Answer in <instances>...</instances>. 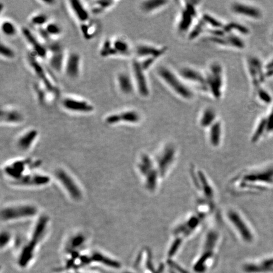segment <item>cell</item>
Segmentation results:
<instances>
[{
  "label": "cell",
  "instance_id": "6da1fadb",
  "mask_svg": "<svg viewBox=\"0 0 273 273\" xmlns=\"http://www.w3.org/2000/svg\"><path fill=\"white\" fill-rule=\"evenodd\" d=\"M273 184V168L243 172L232 179L231 188L235 193H248Z\"/></svg>",
  "mask_w": 273,
  "mask_h": 273
},
{
  "label": "cell",
  "instance_id": "7a4b0ae2",
  "mask_svg": "<svg viewBox=\"0 0 273 273\" xmlns=\"http://www.w3.org/2000/svg\"><path fill=\"white\" fill-rule=\"evenodd\" d=\"M48 224L49 218L46 216H41L37 219L31 233L30 240L22 248L19 253L18 264L20 267H26L34 259L37 247L46 235Z\"/></svg>",
  "mask_w": 273,
  "mask_h": 273
},
{
  "label": "cell",
  "instance_id": "3957f363",
  "mask_svg": "<svg viewBox=\"0 0 273 273\" xmlns=\"http://www.w3.org/2000/svg\"><path fill=\"white\" fill-rule=\"evenodd\" d=\"M226 216L230 225L238 234L241 239L247 243L252 242L254 238L253 233L247 222L240 212L234 209H230L227 211Z\"/></svg>",
  "mask_w": 273,
  "mask_h": 273
},
{
  "label": "cell",
  "instance_id": "277c9868",
  "mask_svg": "<svg viewBox=\"0 0 273 273\" xmlns=\"http://www.w3.org/2000/svg\"><path fill=\"white\" fill-rule=\"evenodd\" d=\"M37 208L32 204H17L5 207L2 211V219L4 221H13L35 216Z\"/></svg>",
  "mask_w": 273,
  "mask_h": 273
},
{
  "label": "cell",
  "instance_id": "5b68a950",
  "mask_svg": "<svg viewBox=\"0 0 273 273\" xmlns=\"http://www.w3.org/2000/svg\"><path fill=\"white\" fill-rule=\"evenodd\" d=\"M158 73L165 80V82L182 98L190 99L193 97V93L191 90L182 82L169 69L161 67L159 69Z\"/></svg>",
  "mask_w": 273,
  "mask_h": 273
},
{
  "label": "cell",
  "instance_id": "8992f818",
  "mask_svg": "<svg viewBox=\"0 0 273 273\" xmlns=\"http://www.w3.org/2000/svg\"><path fill=\"white\" fill-rule=\"evenodd\" d=\"M176 153L174 146L171 144H168L154 159L161 179L165 177L174 164Z\"/></svg>",
  "mask_w": 273,
  "mask_h": 273
},
{
  "label": "cell",
  "instance_id": "52a82bcc",
  "mask_svg": "<svg viewBox=\"0 0 273 273\" xmlns=\"http://www.w3.org/2000/svg\"><path fill=\"white\" fill-rule=\"evenodd\" d=\"M56 177L68 195L74 200H80L82 197V192L76 181L65 170L59 169L56 172Z\"/></svg>",
  "mask_w": 273,
  "mask_h": 273
},
{
  "label": "cell",
  "instance_id": "ba28073f",
  "mask_svg": "<svg viewBox=\"0 0 273 273\" xmlns=\"http://www.w3.org/2000/svg\"><path fill=\"white\" fill-rule=\"evenodd\" d=\"M38 163L39 162H36L34 163V162L30 159L16 161L5 166L4 173L15 182L29 173L27 172V170L35 168Z\"/></svg>",
  "mask_w": 273,
  "mask_h": 273
},
{
  "label": "cell",
  "instance_id": "9c48e42d",
  "mask_svg": "<svg viewBox=\"0 0 273 273\" xmlns=\"http://www.w3.org/2000/svg\"><path fill=\"white\" fill-rule=\"evenodd\" d=\"M222 73L221 66L218 63H214L210 67V73L206 78L207 87L209 88L214 97L216 99H219L221 95Z\"/></svg>",
  "mask_w": 273,
  "mask_h": 273
},
{
  "label": "cell",
  "instance_id": "30bf717a",
  "mask_svg": "<svg viewBox=\"0 0 273 273\" xmlns=\"http://www.w3.org/2000/svg\"><path fill=\"white\" fill-rule=\"evenodd\" d=\"M192 177H193L195 185L197 189L203 194L205 200L214 204V188L204 173L200 170H193L192 171Z\"/></svg>",
  "mask_w": 273,
  "mask_h": 273
},
{
  "label": "cell",
  "instance_id": "8fae6325",
  "mask_svg": "<svg viewBox=\"0 0 273 273\" xmlns=\"http://www.w3.org/2000/svg\"><path fill=\"white\" fill-rule=\"evenodd\" d=\"M203 218L199 214L192 215L188 217L179 225L176 226L173 231L174 235L176 237L181 238L188 236L199 228L201 219H203Z\"/></svg>",
  "mask_w": 273,
  "mask_h": 273
},
{
  "label": "cell",
  "instance_id": "7c38bea8",
  "mask_svg": "<svg viewBox=\"0 0 273 273\" xmlns=\"http://www.w3.org/2000/svg\"><path fill=\"white\" fill-rule=\"evenodd\" d=\"M50 182L49 176L38 173H27L17 181L14 182L16 185L22 187H42L47 185Z\"/></svg>",
  "mask_w": 273,
  "mask_h": 273
},
{
  "label": "cell",
  "instance_id": "4fadbf2b",
  "mask_svg": "<svg viewBox=\"0 0 273 273\" xmlns=\"http://www.w3.org/2000/svg\"><path fill=\"white\" fill-rule=\"evenodd\" d=\"M132 66L139 92L143 97H147L149 94V89L145 74H144V70L141 66L140 63L137 60H134Z\"/></svg>",
  "mask_w": 273,
  "mask_h": 273
},
{
  "label": "cell",
  "instance_id": "5bb4252c",
  "mask_svg": "<svg viewBox=\"0 0 273 273\" xmlns=\"http://www.w3.org/2000/svg\"><path fill=\"white\" fill-rule=\"evenodd\" d=\"M140 120V116L135 111H126L118 114H112L106 118L108 125H115L120 122L137 123Z\"/></svg>",
  "mask_w": 273,
  "mask_h": 273
},
{
  "label": "cell",
  "instance_id": "9a60e30c",
  "mask_svg": "<svg viewBox=\"0 0 273 273\" xmlns=\"http://www.w3.org/2000/svg\"><path fill=\"white\" fill-rule=\"evenodd\" d=\"M63 106L68 111L78 113H87L94 110V107L86 101L78 100L71 98H65L63 101Z\"/></svg>",
  "mask_w": 273,
  "mask_h": 273
},
{
  "label": "cell",
  "instance_id": "2e32d148",
  "mask_svg": "<svg viewBox=\"0 0 273 273\" xmlns=\"http://www.w3.org/2000/svg\"><path fill=\"white\" fill-rule=\"evenodd\" d=\"M90 256L92 262L100 264L111 269H116L120 267V264L119 262L113 258H111L106 254H104L101 252L94 251L90 255Z\"/></svg>",
  "mask_w": 273,
  "mask_h": 273
},
{
  "label": "cell",
  "instance_id": "e0dca14e",
  "mask_svg": "<svg viewBox=\"0 0 273 273\" xmlns=\"http://www.w3.org/2000/svg\"><path fill=\"white\" fill-rule=\"evenodd\" d=\"M29 63L32 68H33L35 73L37 75V77L41 80L42 82L46 87V89L49 90L50 92H51L54 89V87L51 82L50 80L47 77V75L42 67V66L37 62V61L33 56H29Z\"/></svg>",
  "mask_w": 273,
  "mask_h": 273
},
{
  "label": "cell",
  "instance_id": "ac0fdd59",
  "mask_svg": "<svg viewBox=\"0 0 273 273\" xmlns=\"http://www.w3.org/2000/svg\"><path fill=\"white\" fill-rule=\"evenodd\" d=\"M22 33L28 42L33 47L36 55L42 58H44L47 54L46 48L37 40L27 28H24L22 29Z\"/></svg>",
  "mask_w": 273,
  "mask_h": 273
},
{
  "label": "cell",
  "instance_id": "d6986e66",
  "mask_svg": "<svg viewBox=\"0 0 273 273\" xmlns=\"http://www.w3.org/2000/svg\"><path fill=\"white\" fill-rule=\"evenodd\" d=\"M80 56L75 53H71L66 62L65 72L67 75L71 78H77L80 72Z\"/></svg>",
  "mask_w": 273,
  "mask_h": 273
},
{
  "label": "cell",
  "instance_id": "ffe728a7",
  "mask_svg": "<svg viewBox=\"0 0 273 273\" xmlns=\"http://www.w3.org/2000/svg\"><path fill=\"white\" fill-rule=\"evenodd\" d=\"M232 10L240 15L253 19H259L261 17V13L258 8L239 3H235L232 5Z\"/></svg>",
  "mask_w": 273,
  "mask_h": 273
},
{
  "label": "cell",
  "instance_id": "44dd1931",
  "mask_svg": "<svg viewBox=\"0 0 273 273\" xmlns=\"http://www.w3.org/2000/svg\"><path fill=\"white\" fill-rule=\"evenodd\" d=\"M167 50L166 47L163 48H156L153 46L148 45H140L137 47L136 52L139 56L143 57H153L158 58L161 56H162Z\"/></svg>",
  "mask_w": 273,
  "mask_h": 273
},
{
  "label": "cell",
  "instance_id": "7402d4cb",
  "mask_svg": "<svg viewBox=\"0 0 273 273\" xmlns=\"http://www.w3.org/2000/svg\"><path fill=\"white\" fill-rule=\"evenodd\" d=\"M181 75L185 79L190 80L202 86L203 88H207L206 78L198 71L190 68H184L180 71Z\"/></svg>",
  "mask_w": 273,
  "mask_h": 273
},
{
  "label": "cell",
  "instance_id": "603a6c76",
  "mask_svg": "<svg viewBox=\"0 0 273 273\" xmlns=\"http://www.w3.org/2000/svg\"><path fill=\"white\" fill-rule=\"evenodd\" d=\"M37 135L38 132L35 129H32L27 131L18 139L17 146L19 148L24 151L30 149L37 139Z\"/></svg>",
  "mask_w": 273,
  "mask_h": 273
},
{
  "label": "cell",
  "instance_id": "cb8c5ba5",
  "mask_svg": "<svg viewBox=\"0 0 273 273\" xmlns=\"http://www.w3.org/2000/svg\"><path fill=\"white\" fill-rule=\"evenodd\" d=\"M86 242V238L82 234H77L73 236L68 242L67 251L68 254L79 253V250L84 247Z\"/></svg>",
  "mask_w": 273,
  "mask_h": 273
},
{
  "label": "cell",
  "instance_id": "d4e9b609",
  "mask_svg": "<svg viewBox=\"0 0 273 273\" xmlns=\"http://www.w3.org/2000/svg\"><path fill=\"white\" fill-rule=\"evenodd\" d=\"M70 3L73 13L79 21L84 22L88 20L89 19V13L81 2L78 0H72L70 2Z\"/></svg>",
  "mask_w": 273,
  "mask_h": 273
},
{
  "label": "cell",
  "instance_id": "484cf974",
  "mask_svg": "<svg viewBox=\"0 0 273 273\" xmlns=\"http://www.w3.org/2000/svg\"><path fill=\"white\" fill-rule=\"evenodd\" d=\"M118 84L120 90L125 94H130L134 90L132 80L127 73H121L118 75Z\"/></svg>",
  "mask_w": 273,
  "mask_h": 273
},
{
  "label": "cell",
  "instance_id": "4316f807",
  "mask_svg": "<svg viewBox=\"0 0 273 273\" xmlns=\"http://www.w3.org/2000/svg\"><path fill=\"white\" fill-rule=\"evenodd\" d=\"M221 138V125L220 122H215L211 126L209 131V141L214 147H218L220 144Z\"/></svg>",
  "mask_w": 273,
  "mask_h": 273
},
{
  "label": "cell",
  "instance_id": "83f0119b",
  "mask_svg": "<svg viewBox=\"0 0 273 273\" xmlns=\"http://www.w3.org/2000/svg\"><path fill=\"white\" fill-rule=\"evenodd\" d=\"M2 120L10 123H20L23 120V117L20 113L15 110H2L1 112Z\"/></svg>",
  "mask_w": 273,
  "mask_h": 273
},
{
  "label": "cell",
  "instance_id": "f1b7e54d",
  "mask_svg": "<svg viewBox=\"0 0 273 273\" xmlns=\"http://www.w3.org/2000/svg\"><path fill=\"white\" fill-rule=\"evenodd\" d=\"M273 269V259H269L264 260L259 262V264H249L245 266V269L249 271H255L258 270L259 271H270Z\"/></svg>",
  "mask_w": 273,
  "mask_h": 273
},
{
  "label": "cell",
  "instance_id": "f546056e",
  "mask_svg": "<svg viewBox=\"0 0 273 273\" xmlns=\"http://www.w3.org/2000/svg\"><path fill=\"white\" fill-rule=\"evenodd\" d=\"M193 17L185 9L182 11L181 18L178 25V29L182 33L187 32L190 27L192 21H193Z\"/></svg>",
  "mask_w": 273,
  "mask_h": 273
},
{
  "label": "cell",
  "instance_id": "4dcf8cb0",
  "mask_svg": "<svg viewBox=\"0 0 273 273\" xmlns=\"http://www.w3.org/2000/svg\"><path fill=\"white\" fill-rule=\"evenodd\" d=\"M216 119V113L215 112L210 108L206 109L202 114V116L200 118V123L202 127L206 128L208 126H211L215 122Z\"/></svg>",
  "mask_w": 273,
  "mask_h": 273
},
{
  "label": "cell",
  "instance_id": "1f68e13d",
  "mask_svg": "<svg viewBox=\"0 0 273 273\" xmlns=\"http://www.w3.org/2000/svg\"><path fill=\"white\" fill-rule=\"evenodd\" d=\"M166 3L168 1L166 0H149L142 3V8L146 12H151L163 7Z\"/></svg>",
  "mask_w": 273,
  "mask_h": 273
},
{
  "label": "cell",
  "instance_id": "d6a6232c",
  "mask_svg": "<svg viewBox=\"0 0 273 273\" xmlns=\"http://www.w3.org/2000/svg\"><path fill=\"white\" fill-rule=\"evenodd\" d=\"M50 67L56 72H59L63 65V54L61 51L53 53L50 60Z\"/></svg>",
  "mask_w": 273,
  "mask_h": 273
},
{
  "label": "cell",
  "instance_id": "836d02e7",
  "mask_svg": "<svg viewBox=\"0 0 273 273\" xmlns=\"http://www.w3.org/2000/svg\"><path fill=\"white\" fill-rule=\"evenodd\" d=\"M222 30L224 31V33L228 34H230L232 30H236V31H238L240 33L244 34H247L249 33V30L247 27L244 25L236 22H231L223 26Z\"/></svg>",
  "mask_w": 273,
  "mask_h": 273
},
{
  "label": "cell",
  "instance_id": "e575fe53",
  "mask_svg": "<svg viewBox=\"0 0 273 273\" xmlns=\"http://www.w3.org/2000/svg\"><path fill=\"white\" fill-rule=\"evenodd\" d=\"M225 39L227 41L228 46L230 45L236 48H238V49H242L245 47L244 42L239 37L236 36L235 35L230 33L228 34L227 35H225Z\"/></svg>",
  "mask_w": 273,
  "mask_h": 273
},
{
  "label": "cell",
  "instance_id": "d590c367",
  "mask_svg": "<svg viewBox=\"0 0 273 273\" xmlns=\"http://www.w3.org/2000/svg\"><path fill=\"white\" fill-rule=\"evenodd\" d=\"M266 127H267V120L262 119L258 125V126L257 127L255 133L253 134L252 137V142H256L260 139V137L264 133V130H266Z\"/></svg>",
  "mask_w": 273,
  "mask_h": 273
},
{
  "label": "cell",
  "instance_id": "8d00e7d4",
  "mask_svg": "<svg viewBox=\"0 0 273 273\" xmlns=\"http://www.w3.org/2000/svg\"><path fill=\"white\" fill-rule=\"evenodd\" d=\"M249 62L251 63V64L253 65L254 68L255 69L257 73H258L260 82H263L264 81L266 77H265V73H263V71L262 69V65H261V63L260 61L256 58H252L249 60Z\"/></svg>",
  "mask_w": 273,
  "mask_h": 273
},
{
  "label": "cell",
  "instance_id": "74e56055",
  "mask_svg": "<svg viewBox=\"0 0 273 273\" xmlns=\"http://www.w3.org/2000/svg\"><path fill=\"white\" fill-rule=\"evenodd\" d=\"M1 28L2 33L7 36H13L17 32V29H16L15 25L12 22L7 20L4 21L2 24Z\"/></svg>",
  "mask_w": 273,
  "mask_h": 273
},
{
  "label": "cell",
  "instance_id": "f35d334b",
  "mask_svg": "<svg viewBox=\"0 0 273 273\" xmlns=\"http://www.w3.org/2000/svg\"><path fill=\"white\" fill-rule=\"evenodd\" d=\"M117 54H118L117 51L115 50L113 46H111V41L109 40L106 41L101 50V56L106 57L111 55H116Z\"/></svg>",
  "mask_w": 273,
  "mask_h": 273
},
{
  "label": "cell",
  "instance_id": "ab89813d",
  "mask_svg": "<svg viewBox=\"0 0 273 273\" xmlns=\"http://www.w3.org/2000/svg\"><path fill=\"white\" fill-rule=\"evenodd\" d=\"M113 46L117 51L118 54H125L128 51V45L123 40L117 39L113 44Z\"/></svg>",
  "mask_w": 273,
  "mask_h": 273
},
{
  "label": "cell",
  "instance_id": "60d3db41",
  "mask_svg": "<svg viewBox=\"0 0 273 273\" xmlns=\"http://www.w3.org/2000/svg\"><path fill=\"white\" fill-rule=\"evenodd\" d=\"M206 24L203 20H201L198 22V24L194 27V28L192 29V30L190 32L189 34V39H194L196 37H197L203 32L205 25Z\"/></svg>",
  "mask_w": 273,
  "mask_h": 273
},
{
  "label": "cell",
  "instance_id": "b9f144b4",
  "mask_svg": "<svg viewBox=\"0 0 273 273\" xmlns=\"http://www.w3.org/2000/svg\"><path fill=\"white\" fill-rule=\"evenodd\" d=\"M202 20L205 22V24L211 25L213 27L215 28L216 29H220L221 28L223 27L222 24L221 22L216 19L215 18L211 17V15L208 14H204L202 17Z\"/></svg>",
  "mask_w": 273,
  "mask_h": 273
},
{
  "label": "cell",
  "instance_id": "7bdbcfd3",
  "mask_svg": "<svg viewBox=\"0 0 273 273\" xmlns=\"http://www.w3.org/2000/svg\"><path fill=\"white\" fill-rule=\"evenodd\" d=\"M0 53L2 56L8 59H12L15 57V53L13 50L3 43L1 44V46H0Z\"/></svg>",
  "mask_w": 273,
  "mask_h": 273
},
{
  "label": "cell",
  "instance_id": "ee69618b",
  "mask_svg": "<svg viewBox=\"0 0 273 273\" xmlns=\"http://www.w3.org/2000/svg\"><path fill=\"white\" fill-rule=\"evenodd\" d=\"M45 29L50 36H56L61 33V28L58 25L55 23L47 24Z\"/></svg>",
  "mask_w": 273,
  "mask_h": 273
},
{
  "label": "cell",
  "instance_id": "f6af8a7d",
  "mask_svg": "<svg viewBox=\"0 0 273 273\" xmlns=\"http://www.w3.org/2000/svg\"><path fill=\"white\" fill-rule=\"evenodd\" d=\"M47 17L44 14H38L31 19V22L36 25H42L46 23Z\"/></svg>",
  "mask_w": 273,
  "mask_h": 273
},
{
  "label": "cell",
  "instance_id": "bcb514c9",
  "mask_svg": "<svg viewBox=\"0 0 273 273\" xmlns=\"http://www.w3.org/2000/svg\"><path fill=\"white\" fill-rule=\"evenodd\" d=\"M10 239H11V236L8 232H6V231L2 232L1 241H0L2 249H3L5 247H6L9 244L10 242Z\"/></svg>",
  "mask_w": 273,
  "mask_h": 273
},
{
  "label": "cell",
  "instance_id": "7dc6e473",
  "mask_svg": "<svg viewBox=\"0 0 273 273\" xmlns=\"http://www.w3.org/2000/svg\"><path fill=\"white\" fill-rule=\"evenodd\" d=\"M258 92L259 98L262 101H263L266 103H270L271 102L272 99L271 98V96L264 90L259 89Z\"/></svg>",
  "mask_w": 273,
  "mask_h": 273
},
{
  "label": "cell",
  "instance_id": "c3c4849f",
  "mask_svg": "<svg viewBox=\"0 0 273 273\" xmlns=\"http://www.w3.org/2000/svg\"><path fill=\"white\" fill-rule=\"evenodd\" d=\"M157 58H153V57L147 58L145 60L143 61L142 63H140L141 66H142V68L143 69V70H148L152 65V64L154 63V62L155 61V60Z\"/></svg>",
  "mask_w": 273,
  "mask_h": 273
},
{
  "label": "cell",
  "instance_id": "681fc988",
  "mask_svg": "<svg viewBox=\"0 0 273 273\" xmlns=\"http://www.w3.org/2000/svg\"><path fill=\"white\" fill-rule=\"evenodd\" d=\"M195 5H194L193 3H192V2H187V4H186V7H185V10L192 16V17H196V16H197V11H196V8H195Z\"/></svg>",
  "mask_w": 273,
  "mask_h": 273
},
{
  "label": "cell",
  "instance_id": "f907efd6",
  "mask_svg": "<svg viewBox=\"0 0 273 273\" xmlns=\"http://www.w3.org/2000/svg\"><path fill=\"white\" fill-rule=\"evenodd\" d=\"M113 2L112 1H98L96 2V4L97 6L101 8L103 10H104L105 9H107L109 7H111L113 4Z\"/></svg>",
  "mask_w": 273,
  "mask_h": 273
},
{
  "label": "cell",
  "instance_id": "816d5d0a",
  "mask_svg": "<svg viewBox=\"0 0 273 273\" xmlns=\"http://www.w3.org/2000/svg\"><path fill=\"white\" fill-rule=\"evenodd\" d=\"M266 130L267 132L273 131V109L269 117V118L267 120Z\"/></svg>",
  "mask_w": 273,
  "mask_h": 273
},
{
  "label": "cell",
  "instance_id": "f5cc1de1",
  "mask_svg": "<svg viewBox=\"0 0 273 273\" xmlns=\"http://www.w3.org/2000/svg\"><path fill=\"white\" fill-rule=\"evenodd\" d=\"M39 32V34L41 36V37L45 39H47L50 36L49 35V34L47 33V31L45 29H40Z\"/></svg>",
  "mask_w": 273,
  "mask_h": 273
},
{
  "label": "cell",
  "instance_id": "db71d44e",
  "mask_svg": "<svg viewBox=\"0 0 273 273\" xmlns=\"http://www.w3.org/2000/svg\"><path fill=\"white\" fill-rule=\"evenodd\" d=\"M273 75V69L267 70V71L265 73V77H269Z\"/></svg>",
  "mask_w": 273,
  "mask_h": 273
},
{
  "label": "cell",
  "instance_id": "11a10c76",
  "mask_svg": "<svg viewBox=\"0 0 273 273\" xmlns=\"http://www.w3.org/2000/svg\"><path fill=\"white\" fill-rule=\"evenodd\" d=\"M266 68L267 70H270V69H273V60L272 61H271L269 63H268L267 65H266Z\"/></svg>",
  "mask_w": 273,
  "mask_h": 273
}]
</instances>
